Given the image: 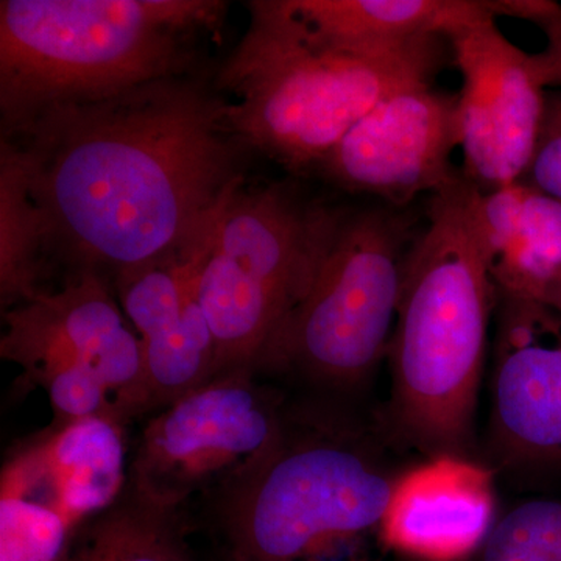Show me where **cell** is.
<instances>
[{"label": "cell", "mask_w": 561, "mask_h": 561, "mask_svg": "<svg viewBox=\"0 0 561 561\" xmlns=\"http://www.w3.org/2000/svg\"><path fill=\"white\" fill-rule=\"evenodd\" d=\"M73 531L11 457L0 478V561H66Z\"/></svg>", "instance_id": "obj_20"}, {"label": "cell", "mask_w": 561, "mask_h": 561, "mask_svg": "<svg viewBox=\"0 0 561 561\" xmlns=\"http://www.w3.org/2000/svg\"><path fill=\"white\" fill-rule=\"evenodd\" d=\"M522 181L561 202V90L548 92L540 138Z\"/></svg>", "instance_id": "obj_22"}, {"label": "cell", "mask_w": 561, "mask_h": 561, "mask_svg": "<svg viewBox=\"0 0 561 561\" xmlns=\"http://www.w3.org/2000/svg\"><path fill=\"white\" fill-rule=\"evenodd\" d=\"M491 442L502 463L561 465V317L545 302L497 294Z\"/></svg>", "instance_id": "obj_12"}, {"label": "cell", "mask_w": 561, "mask_h": 561, "mask_svg": "<svg viewBox=\"0 0 561 561\" xmlns=\"http://www.w3.org/2000/svg\"><path fill=\"white\" fill-rule=\"evenodd\" d=\"M16 454L33 486L73 530L111 507L128 485L124 421L116 415L50 427Z\"/></svg>", "instance_id": "obj_15"}, {"label": "cell", "mask_w": 561, "mask_h": 561, "mask_svg": "<svg viewBox=\"0 0 561 561\" xmlns=\"http://www.w3.org/2000/svg\"><path fill=\"white\" fill-rule=\"evenodd\" d=\"M472 219L497 294L542 301L561 275V202L516 181L476 190Z\"/></svg>", "instance_id": "obj_16"}, {"label": "cell", "mask_w": 561, "mask_h": 561, "mask_svg": "<svg viewBox=\"0 0 561 561\" xmlns=\"http://www.w3.org/2000/svg\"><path fill=\"white\" fill-rule=\"evenodd\" d=\"M398 476L356 427L287 415L275 449L213 494L227 561H295L312 546L378 529Z\"/></svg>", "instance_id": "obj_5"}, {"label": "cell", "mask_w": 561, "mask_h": 561, "mask_svg": "<svg viewBox=\"0 0 561 561\" xmlns=\"http://www.w3.org/2000/svg\"><path fill=\"white\" fill-rule=\"evenodd\" d=\"M457 147V94L426 84L379 102L319 169L343 190L408 209L420 195L434 197L460 179L453 164Z\"/></svg>", "instance_id": "obj_11"}, {"label": "cell", "mask_w": 561, "mask_h": 561, "mask_svg": "<svg viewBox=\"0 0 561 561\" xmlns=\"http://www.w3.org/2000/svg\"><path fill=\"white\" fill-rule=\"evenodd\" d=\"M249 10V28L217 77L232 95L225 122L291 172L319 169L379 102L434 84L453 62L443 35L394 49H354L324 39L290 0H257Z\"/></svg>", "instance_id": "obj_3"}, {"label": "cell", "mask_w": 561, "mask_h": 561, "mask_svg": "<svg viewBox=\"0 0 561 561\" xmlns=\"http://www.w3.org/2000/svg\"><path fill=\"white\" fill-rule=\"evenodd\" d=\"M457 92L461 175L481 194L522 181L537 149L549 84L538 54L502 33L494 18L448 35Z\"/></svg>", "instance_id": "obj_9"}, {"label": "cell", "mask_w": 561, "mask_h": 561, "mask_svg": "<svg viewBox=\"0 0 561 561\" xmlns=\"http://www.w3.org/2000/svg\"><path fill=\"white\" fill-rule=\"evenodd\" d=\"M219 217L164 256L116 275L122 309L142 342L149 409L216 378V345L198 283Z\"/></svg>", "instance_id": "obj_13"}, {"label": "cell", "mask_w": 561, "mask_h": 561, "mask_svg": "<svg viewBox=\"0 0 561 561\" xmlns=\"http://www.w3.org/2000/svg\"><path fill=\"white\" fill-rule=\"evenodd\" d=\"M295 561H373L368 534H345L312 546Z\"/></svg>", "instance_id": "obj_23"}, {"label": "cell", "mask_w": 561, "mask_h": 561, "mask_svg": "<svg viewBox=\"0 0 561 561\" xmlns=\"http://www.w3.org/2000/svg\"><path fill=\"white\" fill-rule=\"evenodd\" d=\"M230 135L225 102L176 76L49 106L7 140L50 249L119 275L190 241L241 190Z\"/></svg>", "instance_id": "obj_1"}, {"label": "cell", "mask_w": 561, "mask_h": 561, "mask_svg": "<svg viewBox=\"0 0 561 561\" xmlns=\"http://www.w3.org/2000/svg\"><path fill=\"white\" fill-rule=\"evenodd\" d=\"M0 354L28 381L57 368L95 373L124 421L149 411L142 342L101 272L80 271L57 291H36L3 313Z\"/></svg>", "instance_id": "obj_10"}, {"label": "cell", "mask_w": 561, "mask_h": 561, "mask_svg": "<svg viewBox=\"0 0 561 561\" xmlns=\"http://www.w3.org/2000/svg\"><path fill=\"white\" fill-rule=\"evenodd\" d=\"M496 523L493 471L470 457L438 456L400 472L378 530L383 545L419 561H463Z\"/></svg>", "instance_id": "obj_14"}, {"label": "cell", "mask_w": 561, "mask_h": 561, "mask_svg": "<svg viewBox=\"0 0 561 561\" xmlns=\"http://www.w3.org/2000/svg\"><path fill=\"white\" fill-rule=\"evenodd\" d=\"M478 561H561V500H530L494 523Z\"/></svg>", "instance_id": "obj_21"}, {"label": "cell", "mask_w": 561, "mask_h": 561, "mask_svg": "<svg viewBox=\"0 0 561 561\" xmlns=\"http://www.w3.org/2000/svg\"><path fill=\"white\" fill-rule=\"evenodd\" d=\"M184 508L127 489L73 531L66 561H195Z\"/></svg>", "instance_id": "obj_18"}, {"label": "cell", "mask_w": 561, "mask_h": 561, "mask_svg": "<svg viewBox=\"0 0 561 561\" xmlns=\"http://www.w3.org/2000/svg\"><path fill=\"white\" fill-rule=\"evenodd\" d=\"M461 172V171H460ZM460 175L431 198L426 228L405 260L389 350L387 423L424 456L470 457L497 290Z\"/></svg>", "instance_id": "obj_2"}, {"label": "cell", "mask_w": 561, "mask_h": 561, "mask_svg": "<svg viewBox=\"0 0 561 561\" xmlns=\"http://www.w3.org/2000/svg\"><path fill=\"white\" fill-rule=\"evenodd\" d=\"M541 302L548 305L549 308H552L561 317V275L553 280Z\"/></svg>", "instance_id": "obj_25"}, {"label": "cell", "mask_w": 561, "mask_h": 561, "mask_svg": "<svg viewBox=\"0 0 561 561\" xmlns=\"http://www.w3.org/2000/svg\"><path fill=\"white\" fill-rule=\"evenodd\" d=\"M209 0H3V136L58 103L92 101L181 76L184 35L219 24Z\"/></svg>", "instance_id": "obj_4"}, {"label": "cell", "mask_w": 561, "mask_h": 561, "mask_svg": "<svg viewBox=\"0 0 561 561\" xmlns=\"http://www.w3.org/2000/svg\"><path fill=\"white\" fill-rule=\"evenodd\" d=\"M287 413L253 370L221 373L162 408L147 423L128 482L150 500L184 508L224 489L278 446Z\"/></svg>", "instance_id": "obj_8"}, {"label": "cell", "mask_w": 561, "mask_h": 561, "mask_svg": "<svg viewBox=\"0 0 561 561\" xmlns=\"http://www.w3.org/2000/svg\"><path fill=\"white\" fill-rule=\"evenodd\" d=\"M540 28L548 39L546 49L538 54L546 81H548L549 88H561V9L552 20L542 24Z\"/></svg>", "instance_id": "obj_24"}, {"label": "cell", "mask_w": 561, "mask_h": 561, "mask_svg": "<svg viewBox=\"0 0 561 561\" xmlns=\"http://www.w3.org/2000/svg\"><path fill=\"white\" fill-rule=\"evenodd\" d=\"M50 250L43 214L33 201L13 144L0 153V295L3 309L39 291L44 253Z\"/></svg>", "instance_id": "obj_19"}, {"label": "cell", "mask_w": 561, "mask_h": 561, "mask_svg": "<svg viewBox=\"0 0 561 561\" xmlns=\"http://www.w3.org/2000/svg\"><path fill=\"white\" fill-rule=\"evenodd\" d=\"M306 24L339 46L386 50L494 18L496 0H290Z\"/></svg>", "instance_id": "obj_17"}, {"label": "cell", "mask_w": 561, "mask_h": 561, "mask_svg": "<svg viewBox=\"0 0 561 561\" xmlns=\"http://www.w3.org/2000/svg\"><path fill=\"white\" fill-rule=\"evenodd\" d=\"M415 224L383 203L337 210L311 284L260 367L297 368L337 387L367 379L389 350Z\"/></svg>", "instance_id": "obj_6"}, {"label": "cell", "mask_w": 561, "mask_h": 561, "mask_svg": "<svg viewBox=\"0 0 561 561\" xmlns=\"http://www.w3.org/2000/svg\"><path fill=\"white\" fill-rule=\"evenodd\" d=\"M335 214L280 187H241L225 205L198 283L216 345V376L260 367L311 284Z\"/></svg>", "instance_id": "obj_7"}]
</instances>
